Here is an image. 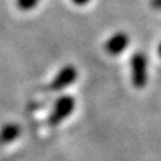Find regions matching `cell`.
<instances>
[{
	"label": "cell",
	"instance_id": "cell-1",
	"mask_svg": "<svg viewBox=\"0 0 161 161\" xmlns=\"http://www.w3.org/2000/svg\"><path fill=\"white\" fill-rule=\"evenodd\" d=\"M130 68H131V82L136 89L146 88L148 80L147 74V57L143 53L133 54L130 59Z\"/></svg>",
	"mask_w": 161,
	"mask_h": 161
},
{
	"label": "cell",
	"instance_id": "cell-2",
	"mask_svg": "<svg viewBox=\"0 0 161 161\" xmlns=\"http://www.w3.org/2000/svg\"><path fill=\"white\" fill-rule=\"evenodd\" d=\"M75 109V99L72 96H61L54 105V109L48 117V123L51 126H57L64 122Z\"/></svg>",
	"mask_w": 161,
	"mask_h": 161
},
{
	"label": "cell",
	"instance_id": "cell-3",
	"mask_svg": "<svg viewBox=\"0 0 161 161\" xmlns=\"http://www.w3.org/2000/svg\"><path fill=\"white\" fill-rule=\"evenodd\" d=\"M78 78V69L74 65H65L59 69V72L55 75V78L51 80L50 89L51 91H62V89L71 86Z\"/></svg>",
	"mask_w": 161,
	"mask_h": 161
},
{
	"label": "cell",
	"instance_id": "cell-4",
	"mask_svg": "<svg viewBox=\"0 0 161 161\" xmlns=\"http://www.w3.org/2000/svg\"><path fill=\"white\" fill-rule=\"evenodd\" d=\"M129 42H130V38H129L127 34L123 33V31H119V33H114L113 36L106 40L103 48L109 55H119L127 48Z\"/></svg>",
	"mask_w": 161,
	"mask_h": 161
},
{
	"label": "cell",
	"instance_id": "cell-5",
	"mask_svg": "<svg viewBox=\"0 0 161 161\" xmlns=\"http://www.w3.org/2000/svg\"><path fill=\"white\" fill-rule=\"evenodd\" d=\"M20 133H21V129H20L19 125L8 123V125L3 126L2 130H0V146H4L14 142L20 136Z\"/></svg>",
	"mask_w": 161,
	"mask_h": 161
},
{
	"label": "cell",
	"instance_id": "cell-6",
	"mask_svg": "<svg viewBox=\"0 0 161 161\" xmlns=\"http://www.w3.org/2000/svg\"><path fill=\"white\" fill-rule=\"evenodd\" d=\"M40 0H16V6L23 11L33 10L34 7H37Z\"/></svg>",
	"mask_w": 161,
	"mask_h": 161
},
{
	"label": "cell",
	"instance_id": "cell-7",
	"mask_svg": "<svg viewBox=\"0 0 161 161\" xmlns=\"http://www.w3.org/2000/svg\"><path fill=\"white\" fill-rule=\"evenodd\" d=\"M150 7L153 10H157V11H161V0H150Z\"/></svg>",
	"mask_w": 161,
	"mask_h": 161
},
{
	"label": "cell",
	"instance_id": "cell-8",
	"mask_svg": "<svg viewBox=\"0 0 161 161\" xmlns=\"http://www.w3.org/2000/svg\"><path fill=\"white\" fill-rule=\"evenodd\" d=\"M71 2H72L74 4H76V6H86L91 0H71Z\"/></svg>",
	"mask_w": 161,
	"mask_h": 161
},
{
	"label": "cell",
	"instance_id": "cell-9",
	"mask_svg": "<svg viewBox=\"0 0 161 161\" xmlns=\"http://www.w3.org/2000/svg\"><path fill=\"white\" fill-rule=\"evenodd\" d=\"M157 51H158V55H160V58H161V42L158 44V48H157Z\"/></svg>",
	"mask_w": 161,
	"mask_h": 161
}]
</instances>
